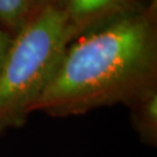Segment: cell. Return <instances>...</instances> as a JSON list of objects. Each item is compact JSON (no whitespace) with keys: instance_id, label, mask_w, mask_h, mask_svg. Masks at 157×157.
<instances>
[{"instance_id":"cell-1","label":"cell","mask_w":157,"mask_h":157,"mask_svg":"<svg viewBox=\"0 0 157 157\" xmlns=\"http://www.w3.org/2000/svg\"><path fill=\"white\" fill-rule=\"evenodd\" d=\"M157 87V0L72 40L33 112L80 115L129 106Z\"/></svg>"},{"instance_id":"cell-6","label":"cell","mask_w":157,"mask_h":157,"mask_svg":"<svg viewBox=\"0 0 157 157\" xmlns=\"http://www.w3.org/2000/svg\"><path fill=\"white\" fill-rule=\"evenodd\" d=\"M12 37H13L12 34H10L7 30H5V29L2 28V27H0V65H1L2 59L5 57L6 51H7L8 47H10Z\"/></svg>"},{"instance_id":"cell-2","label":"cell","mask_w":157,"mask_h":157,"mask_svg":"<svg viewBox=\"0 0 157 157\" xmlns=\"http://www.w3.org/2000/svg\"><path fill=\"white\" fill-rule=\"evenodd\" d=\"M71 41L59 4L40 6L13 35L0 65V133L26 124Z\"/></svg>"},{"instance_id":"cell-4","label":"cell","mask_w":157,"mask_h":157,"mask_svg":"<svg viewBox=\"0 0 157 157\" xmlns=\"http://www.w3.org/2000/svg\"><path fill=\"white\" fill-rule=\"evenodd\" d=\"M132 122L143 143H157V87L150 89L129 105Z\"/></svg>"},{"instance_id":"cell-7","label":"cell","mask_w":157,"mask_h":157,"mask_svg":"<svg viewBox=\"0 0 157 157\" xmlns=\"http://www.w3.org/2000/svg\"><path fill=\"white\" fill-rule=\"evenodd\" d=\"M37 2H39L40 7V6L47 5V4H59V5H63L64 0H37Z\"/></svg>"},{"instance_id":"cell-3","label":"cell","mask_w":157,"mask_h":157,"mask_svg":"<svg viewBox=\"0 0 157 157\" xmlns=\"http://www.w3.org/2000/svg\"><path fill=\"white\" fill-rule=\"evenodd\" d=\"M146 0H64L63 10L72 40L140 10Z\"/></svg>"},{"instance_id":"cell-5","label":"cell","mask_w":157,"mask_h":157,"mask_svg":"<svg viewBox=\"0 0 157 157\" xmlns=\"http://www.w3.org/2000/svg\"><path fill=\"white\" fill-rule=\"evenodd\" d=\"M37 10V0H0V27L14 35Z\"/></svg>"}]
</instances>
